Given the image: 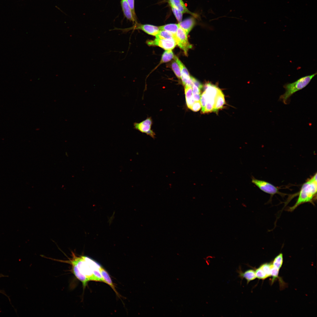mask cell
Wrapping results in <instances>:
<instances>
[{"instance_id":"6da1fadb","label":"cell","mask_w":317,"mask_h":317,"mask_svg":"<svg viewBox=\"0 0 317 317\" xmlns=\"http://www.w3.org/2000/svg\"><path fill=\"white\" fill-rule=\"evenodd\" d=\"M71 257L66 261H59L70 264L73 274L82 283L84 288L88 281H94L93 271L100 266L90 258L85 256H77L71 252Z\"/></svg>"},{"instance_id":"7a4b0ae2","label":"cell","mask_w":317,"mask_h":317,"mask_svg":"<svg viewBox=\"0 0 317 317\" xmlns=\"http://www.w3.org/2000/svg\"><path fill=\"white\" fill-rule=\"evenodd\" d=\"M317 173L308 179L302 185L298 197L295 203L291 207H289L287 210L292 212L300 205L307 203L315 205L317 199Z\"/></svg>"},{"instance_id":"3957f363","label":"cell","mask_w":317,"mask_h":317,"mask_svg":"<svg viewBox=\"0 0 317 317\" xmlns=\"http://www.w3.org/2000/svg\"><path fill=\"white\" fill-rule=\"evenodd\" d=\"M316 74V72L313 74L302 77L293 82L285 84L283 87L285 90V92L280 96V100L285 104L289 103L290 97L296 92L305 87Z\"/></svg>"},{"instance_id":"277c9868","label":"cell","mask_w":317,"mask_h":317,"mask_svg":"<svg viewBox=\"0 0 317 317\" xmlns=\"http://www.w3.org/2000/svg\"><path fill=\"white\" fill-rule=\"evenodd\" d=\"M252 182L261 190L270 194L271 198L272 196L275 194H278L282 197L286 195L280 192L279 190V188L266 181L257 179L253 177L252 178Z\"/></svg>"},{"instance_id":"5b68a950","label":"cell","mask_w":317,"mask_h":317,"mask_svg":"<svg viewBox=\"0 0 317 317\" xmlns=\"http://www.w3.org/2000/svg\"><path fill=\"white\" fill-rule=\"evenodd\" d=\"M187 34L179 26L176 33L174 35L173 39L176 45L184 51L186 55H187L188 50L192 48V45L189 42Z\"/></svg>"},{"instance_id":"8992f818","label":"cell","mask_w":317,"mask_h":317,"mask_svg":"<svg viewBox=\"0 0 317 317\" xmlns=\"http://www.w3.org/2000/svg\"><path fill=\"white\" fill-rule=\"evenodd\" d=\"M117 30H120L124 33L131 30H140L148 34L155 36L160 30L158 26L148 24H141L137 22L134 23L131 27L124 29H117Z\"/></svg>"},{"instance_id":"52a82bcc","label":"cell","mask_w":317,"mask_h":317,"mask_svg":"<svg viewBox=\"0 0 317 317\" xmlns=\"http://www.w3.org/2000/svg\"><path fill=\"white\" fill-rule=\"evenodd\" d=\"M146 43L149 45L158 46L166 50H171L176 45L173 39H163L156 38L153 40H148Z\"/></svg>"},{"instance_id":"ba28073f","label":"cell","mask_w":317,"mask_h":317,"mask_svg":"<svg viewBox=\"0 0 317 317\" xmlns=\"http://www.w3.org/2000/svg\"><path fill=\"white\" fill-rule=\"evenodd\" d=\"M152 124V122L151 118H147L145 120L140 122H134L133 123L134 128L142 133H145L147 135H150L153 132V131L151 129Z\"/></svg>"},{"instance_id":"9c48e42d","label":"cell","mask_w":317,"mask_h":317,"mask_svg":"<svg viewBox=\"0 0 317 317\" xmlns=\"http://www.w3.org/2000/svg\"><path fill=\"white\" fill-rule=\"evenodd\" d=\"M168 2L169 4L175 6L183 14H188L195 18L199 17L198 14L191 12L188 9L182 0H168Z\"/></svg>"},{"instance_id":"30bf717a","label":"cell","mask_w":317,"mask_h":317,"mask_svg":"<svg viewBox=\"0 0 317 317\" xmlns=\"http://www.w3.org/2000/svg\"><path fill=\"white\" fill-rule=\"evenodd\" d=\"M173 58L180 68L181 74V79L183 84L188 83L190 80V76L187 69L176 56H174Z\"/></svg>"},{"instance_id":"8fae6325","label":"cell","mask_w":317,"mask_h":317,"mask_svg":"<svg viewBox=\"0 0 317 317\" xmlns=\"http://www.w3.org/2000/svg\"><path fill=\"white\" fill-rule=\"evenodd\" d=\"M237 272L239 274L238 276L242 280L245 279L247 280V284L256 278L255 271L254 269H249L243 272L240 267Z\"/></svg>"},{"instance_id":"7c38bea8","label":"cell","mask_w":317,"mask_h":317,"mask_svg":"<svg viewBox=\"0 0 317 317\" xmlns=\"http://www.w3.org/2000/svg\"><path fill=\"white\" fill-rule=\"evenodd\" d=\"M196 23L195 17H191L181 21L178 23L179 26L182 28L188 35Z\"/></svg>"},{"instance_id":"4fadbf2b","label":"cell","mask_w":317,"mask_h":317,"mask_svg":"<svg viewBox=\"0 0 317 317\" xmlns=\"http://www.w3.org/2000/svg\"><path fill=\"white\" fill-rule=\"evenodd\" d=\"M121 5L122 11L125 17L128 20L134 23L136 22L133 15L131 9L127 0H121Z\"/></svg>"},{"instance_id":"5bb4252c","label":"cell","mask_w":317,"mask_h":317,"mask_svg":"<svg viewBox=\"0 0 317 317\" xmlns=\"http://www.w3.org/2000/svg\"><path fill=\"white\" fill-rule=\"evenodd\" d=\"M220 90L215 85L210 83H207L205 86V91L207 98H215Z\"/></svg>"},{"instance_id":"9a60e30c","label":"cell","mask_w":317,"mask_h":317,"mask_svg":"<svg viewBox=\"0 0 317 317\" xmlns=\"http://www.w3.org/2000/svg\"><path fill=\"white\" fill-rule=\"evenodd\" d=\"M225 103L224 95L220 90L217 94L215 99L213 112H216L222 108Z\"/></svg>"},{"instance_id":"2e32d148","label":"cell","mask_w":317,"mask_h":317,"mask_svg":"<svg viewBox=\"0 0 317 317\" xmlns=\"http://www.w3.org/2000/svg\"><path fill=\"white\" fill-rule=\"evenodd\" d=\"M185 91L186 104L188 108L190 109L195 102L193 96L192 87L188 86H185Z\"/></svg>"},{"instance_id":"e0dca14e","label":"cell","mask_w":317,"mask_h":317,"mask_svg":"<svg viewBox=\"0 0 317 317\" xmlns=\"http://www.w3.org/2000/svg\"><path fill=\"white\" fill-rule=\"evenodd\" d=\"M100 271L103 278L104 282L109 285L115 292L116 294L119 296V294L116 290L112 281L108 273L103 268L101 267L100 268Z\"/></svg>"},{"instance_id":"ac0fdd59","label":"cell","mask_w":317,"mask_h":317,"mask_svg":"<svg viewBox=\"0 0 317 317\" xmlns=\"http://www.w3.org/2000/svg\"><path fill=\"white\" fill-rule=\"evenodd\" d=\"M160 30L169 32L174 35L176 33L179 26L178 24L171 23L158 26Z\"/></svg>"},{"instance_id":"d6986e66","label":"cell","mask_w":317,"mask_h":317,"mask_svg":"<svg viewBox=\"0 0 317 317\" xmlns=\"http://www.w3.org/2000/svg\"><path fill=\"white\" fill-rule=\"evenodd\" d=\"M174 35L171 33L164 30H160L155 36L156 38L168 39H173Z\"/></svg>"},{"instance_id":"ffe728a7","label":"cell","mask_w":317,"mask_h":317,"mask_svg":"<svg viewBox=\"0 0 317 317\" xmlns=\"http://www.w3.org/2000/svg\"><path fill=\"white\" fill-rule=\"evenodd\" d=\"M173 53L171 50H166L163 53L160 63L168 62L174 57Z\"/></svg>"},{"instance_id":"44dd1931","label":"cell","mask_w":317,"mask_h":317,"mask_svg":"<svg viewBox=\"0 0 317 317\" xmlns=\"http://www.w3.org/2000/svg\"><path fill=\"white\" fill-rule=\"evenodd\" d=\"M283 262V254L282 253H280L274 258L272 262L274 267L280 269L282 266Z\"/></svg>"},{"instance_id":"7402d4cb","label":"cell","mask_w":317,"mask_h":317,"mask_svg":"<svg viewBox=\"0 0 317 317\" xmlns=\"http://www.w3.org/2000/svg\"><path fill=\"white\" fill-rule=\"evenodd\" d=\"M215 99L214 98H207V102L205 109V113L213 111L214 108Z\"/></svg>"},{"instance_id":"603a6c76","label":"cell","mask_w":317,"mask_h":317,"mask_svg":"<svg viewBox=\"0 0 317 317\" xmlns=\"http://www.w3.org/2000/svg\"><path fill=\"white\" fill-rule=\"evenodd\" d=\"M256 278L259 279L264 280L268 277L260 266L255 269Z\"/></svg>"},{"instance_id":"cb8c5ba5","label":"cell","mask_w":317,"mask_h":317,"mask_svg":"<svg viewBox=\"0 0 317 317\" xmlns=\"http://www.w3.org/2000/svg\"><path fill=\"white\" fill-rule=\"evenodd\" d=\"M169 4L177 20L179 22H181L182 20L183 17L182 13L174 6L170 4Z\"/></svg>"},{"instance_id":"d4e9b609","label":"cell","mask_w":317,"mask_h":317,"mask_svg":"<svg viewBox=\"0 0 317 317\" xmlns=\"http://www.w3.org/2000/svg\"><path fill=\"white\" fill-rule=\"evenodd\" d=\"M172 68L177 77L181 79V71L180 68L176 61H173L171 65Z\"/></svg>"},{"instance_id":"484cf974","label":"cell","mask_w":317,"mask_h":317,"mask_svg":"<svg viewBox=\"0 0 317 317\" xmlns=\"http://www.w3.org/2000/svg\"><path fill=\"white\" fill-rule=\"evenodd\" d=\"M272 265V264L271 262L265 263L260 266L268 277H271L270 271Z\"/></svg>"},{"instance_id":"4316f807","label":"cell","mask_w":317,"mask_h":317,"mask_svg":"<svg viewBox=\"0 0 317 317\" xmlns=\"http://www.w3.org/2000/svg\"><path fill=\"white\" fill-rule=\"evenodd\" d=\"M200 99V101L202 107L201 111L203 113H205V109L207 102V95L205 91L202 93Z\"/></svg>"},{"instance_id":"83f0119b","label":"cell","mask_w":317,"mask_h":317,"mask_svg":"<svg viewBox=\"0 0 317 317\" xmlns=\"http://www.w3.org/2000/svg\"><path fill=\"white\" fill-rule=\"evenodd\" d=\"M279 269L274 267L272 264L270 271L271 276L273 277L272 283L274 282L275 279L278 277Z\"/></svg>"},{"instance_id":"f1b7e54d","label":"cell","mask_w":317,"mask_h":317,"mask_svg":"<svg viewBox=\"0 0 317 317\" xmlns=\"http://www.w3.org/2000/svg\"><path fill=\"white\" fill-rule=\"evenodd\" d=\"M134 18L136 20V16L135 12L134 0H127Z\"/></svg>"},{"instance_id":"f546056e","label":"cell","mask_w":317,"mask_h":317,"mask_svg":"<svg viewBox=\"0 0 317 317\" xmlns=\"http://www.w3.org/2000/svg\"><path fill=\"white\" fill-rule=\"evenodd\" d=\"M201 107V104L200 101H195L193 104L190 109L194 112H197L200 109Z\"/></svg>"},{"instance_id":"4dcf8cb0","label":"cell","mask_w":317,"mask_h":317,"mask_svg":"<svg viewBox=\"0 0 317 317\" xmlns=\"http://www.w3.org/2000/svg\"><path fill=\"white\" fill-rule=\"evenodd\" d=\"M192 87L193 95H200V89L194 84Z\"/></svg>"},{"instance_id":"1f68e13d","label":"cell","mask_w":317,"mask_h":317,"mask_svg":"<svg viewBox=\"0 0 317 317\" xmlns=\"http://www.w3.org/2000/svg\"><path fill=\"white\" fill-rule=\"evenodd\" d=\"M191 77L192 80L193 84L196 85L200 89H201L203 87L202 85L199 82H198L193 77L191 76Z\"/></svg>"}]
</instances>
